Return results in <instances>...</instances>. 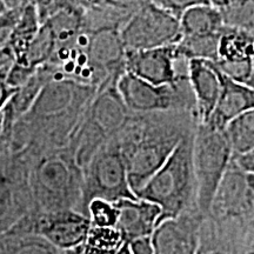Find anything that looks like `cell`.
<instances>
[{
	"label": "cell",
	"mask_w": 254,
	"mask_h": 254,
	"mask_svg": "<svg viewBox=\"0 0 254 254\" xmlns=\"http://www.w3.org/2000/svg\"><path fill=\"white\" fill-rule=\"evenodd\" d=\"M119 33L126 52L174 45L182 38L179 17L153 0L136 5Z\"/></svg>",
	"instance_id": "4"
},
{
	"label": "cell",
	"mask_w": 254,
	"mask_h": 254,
	"mask_svg": "<svg viewBox=\"0 0 254 254\" xmlns=\"http://www.w3.org/2000/svg\"><path fill=\"white\" fill-rule=\"evenodd\" d=\"M127 244H128L132 254H153L151 236L138 238V239L129 241Z\"/></svg>",
	"instance_id": "31"
},
{
	"label": "cell",
	"mask_w": 254,
	"mask_h": 254,
	"mask_svg": "<svg viewBox=\"0 0 254 254\" xmlns=\"http://www.w3.org/2000/svg\"><path fill=\"white\" fill-rule=\"evenodd\" d=\"M224 129L232 154H241L254 150V110L246 111L231 120Z\"/></svg>",
	"instance_id": "19"
},
{
	"label": "cell",
	"mask_w": 254,
	"mask_h": 254,
	"mask_svg": "<svg viewBox=\"0 0 254 254\" xmlns=\"http://www.w3.org/2000/svg\"><path fill=\"white\" fill-rule=\"evenodd\" d=\"M230 164L244 173L254 172V152L250 151L241 154H232Z\"/></svg>",
	"instance_id": "29"
},
{
	"label": "cell",
	"mask_w": 254,
	"mask_h": 254,
	"mask_svg": "<svg viewBox=\"0 0 254 254\" xmlns=\"http://www.w3.org/2000/svg\"><path fill=\"white\" fill-rule=\"evenodd\" d=\"M40 27L37 9L34 5H28L23 9L17 24L12 31L7 46L12 51L14 62L23 65L25 55L32 40L34 39Z\"/></svg>",
	"instance_id": "17"
},
{
	"label": "cell",
	"mask_w": 254,
	"mask_h": 254,
	"mask_svg": "<svg viewBox=\"0 0 254 254\" xmlns=\"http://www.w3.org/2000/svg\"><path fill=\"white\" fill-rule=\"evenodd\" d=\"M159 114H133L125 128L117 135L126 167L127 184L134 196L163 166L189 131Z\"/></svg>",
	"instance_id": "1"
},
{
	"label": "cell",
	"mask_w": 254,
	"mask_h": 254,
	"mask_svg": "<svg viewBox=\"0 0 254 254\" xmlns=\"http://www.w3.org/2000/svg\"><path fill=\"white\" fill-rule=\"evenodd\" d=\"M91 226L90 218L66 211L50 218L41 228V233L59 250H71L85 244Z\"/></svg>",
	"instance_id": "14"
},
{
	"label": "cell",
	"mask_w": 254,
	"mask_h": 254,
	"mask_svg": "<svg viewBox=\"0 0 254 254\" xmlns=\"http://www.w3.org/2000/svg\"><path fill=\"white\" fill-rule=\"evenodd\" d=\"M38 178L41 187L49 193L62 194L67 189L72 178L71 161L64 155L52 154L41 161L38 167Z\"/></svg>",
	"instance_id": "18"
},
{
	"label": "cell",
	"mask_w": 254,
	"mask_h": 254,
	"mask_svg": "<svg viewBox=\"0 0 254 254\" xmlns=\"http://www.w3.org/2000/svg\"><path fill=\"white\" fill-rule=\"evenodd\" d=\"M85 50L93 67L106 79L118 80L125 72L126 50L118 30L86 32Z\"/></svg>",
	"instance_id": "10"
},
{
	"label": "cell",
	"mask_w": 254,
	"mask_h": 254,
	"mask_svg": "<svg viewBox=\"0 0 254 254\" xmlns=\"http://www.w3.org/2000/svg\"><path fill=\"white\" fill-rule=\"evenodd\" d=\"M231 157L232 150L225 129L214 128L208 124H196L193 132L192 161L195 196L202 212H207L213 204Z\"/></svg>",
	"instance_id": "3"
},
{
	"label": "cell",
	"mask_w": 254,
	"mask_h": 254,
	"mask_svg": "<svg viewBox=\"0 0 254 254\" xmlns=\"http://www.w3.org/2000/svg\"><path fill=\"white\" fill-rule=\"evenodd\" d=\"M187 80L192 92L193 117L196 124H206L213 112L220 94L221 82L213 62L189 59L186 64Z\"/></svg>",
	"instance_id": "9"
},
{
	"label": "cell",
	"mask_w": 254,
	"mask_h": 254,
	"mask_svg": "<svg viewBox=\"0 0 254 254\" xmlns=\"http://www.w3.org/2000/svg\"><path fill=\"white\" fill-rule=\"evenodd\" d=\"M13 254H63V252L50 241L44 239L21 243Z\"/></svg>",
	"instance_id": "27"
},
{
	"label": "cell",
	"mask_w": 254,
	"mask_h": 254,
	"mask_svg": "<svg viewBox=\"0 0 254 254\" xmlns=\"http://www.w3.org/2000/svg\"><path fill=\"white\" fill-rule=\"evenodd\" d=\"M182 37L219 36L225 27L220 11L209 4L190 6L179 17Z\"/></svg>",
	"instance_id": "15"
},
{
	"label": "cell",
	"mask_w": 254,
	"mask_h": 254,
	"mask_svg": "<svg viewBox=\"0 0 254 254\" xmlns=\"http://www.w3.org/2000/svg\"><path fill=\"white\" fill-rule=\"evenodd\" d=\"M193 132L187 131L172 153L135 198L153 202L160 208L158 224L164 219L183 214L195 195V178L192 161Z\"/></svg>",
	"instance_id": "2"
},
{
	"label": "cell",
	"mask_w": 254,
	"mask_h": 254,
	"mask_svg": "<svg viewBox=\"0 0 254 254\" xmlns=\"http://www.w3.org/2000/svg\"><path fill=\"white\" fill-rule=\"evenodd\" d=\"M151 241L153 254H196L198 227L184 213L164 219L155 226Z\"/></svg>",
	"instance_id": "11"
},
{
	"label": "cell",
	"mask_w": 254,
	"mask_h": 254,
	"mask_svg": "<svg viewBox=\"0 0 254 254\" xmlns=\"http://www.w3.org/2000/svg\"><path fill=\"white\" fill-rule=\"evenodd\" d=\"M81 254H103V253H97V252H93V251H88V250H85L84 252Z\"/></svg>",
	"instance_id": "39"
},
{
	"label": "cell",
	"mask_w": 254,
	"mask_h": 254,
	"mask_svg": "<svg viewBox=\"0 0 254 254\" xmlns=\"http://www.w3.org/2000/svg\"><path fill=\"white\" fill-rule=\"evenodd\" d=\"M14 62V57L12 51L9 50L8 46L4 47L2 50H0V68L5 67V66L9 65Z\"/></svg>",
	"instance_id": "34"
},
{
	"label": "cell",
	"mask_w": 254,
	"mask_h": 254,
	"mask_svg": "<svg viewBox=\"0 0 254 254\" xmlns=\"http://www.w3.org/2000/svg\"><path fill=\"white\" fill-rule=\"evenodd\" d=\"M241 0H208V4L213 6L214 8L219 9V11H224L231 6H234L239 4Z\"/></svg>",
	"instance_id": "33"
},
{
	"label": "cell",
	"mask_w": 254,
	"mask_h": 254,
	"mask_svg": "<svg viewBox=\"0 0 254 254\" xmlns=\"http://www.w3.org/2000/svg\"><path fill=\"white\" fill-rule=\"evenodd\" d=\"M57 49V43L53 36V32L46 23L40 25L39 31L32 40L25 55L23 65L30 67L38 68L40 66L46 65L52 59Z\"/></svg>",
	"instance_id": "21"
},
{
	"label": "cell",
	"mask_w": 254,
	"mask_h": 254,
	"mask_svg": "<svg viewBox=\"0 0 254 254\" xmlns=\"http://www.w3.org/2000/svg\"><path fill=\"white\" fill-rule=\"evenodd\" d=\"M98 1L99 0H37L34 6L41 25L60 9H75L85 12Z\"/></svg>",
	"instance_id": "23"
},
{
	"label": "cell",
	"mask_w": 254,
	"mask_h": 254,
	"mask_svg": "<svg viewBox=\"0 0 254 254\" xmlns=\"http://www.w3.org/2000/svg\"><path fill=\"white\" fill-rule=\"evenodd\" d=\"M4 129V110H0V136L2 134Z\"/></svg>",
	"instance_id": "37"
},
{
	"label": "cell",
	"mask_w": 254,
	"mask_h": 254,
	"mask_svg": "<svg viewBox=\"0 0 254 254\" xmlns=\"http://www.w3.org/2000/svg\"><path fill=\"white\" fill-rule=\"evenodd\" d=\"M37 0H2L6 9L25 8L28 5H34Z\"/></svg>",
	"instance_id": "32"
},
{
	"label": "cell",
	"mask_w": 254,
	"mask_h": 254,
	"mask_svg": "<svg viewBox=\"0 0 254 254\" xmlns=\"http://www.w3.org/2000/svg\"><path fill=\"white\" fill-rule=\"evenodd\" d=\"M85 168L88 201L103 199L116 202L123 198H135L127 184L126 167L117 136L105 141L92 155Z\"/></svg>",
	"instance_id": "6"
},
{
	"label": "cell",
	"mask_w": 254,
	"mask_h": 254,
	"mask_svg": "<svg viewBox=\"0 0 254 254\" xmlns=\"http://www.w3.org/2000/svg\"><path fill=\"white\" fill-rule=\"evenodd\" d=\"M117 91L133 114H151L193 111L192 92L189 80L176 85H154L128 72H124L116 82Z\"/></svg>",
	"instance_id": "5"
},
{
	"label": "cell",
	"mask_w": 254,
	"mask_h": 254,
	"mask_svg": "<svg viewBox=\"0 0 254 254\" xmlns=\"http://www.w3.org/2000/svg\"><path fill=\"white\" fill-rule=\"evenodd\" d=\"M113 204L118 211L116 228L125 243L153 233L161 214L159 206L138 198H123Z\"/></svg>",
	"instance_id": "12"
},
{
	"label": "cell",
	"mask_w": 254,
	"mask_h": 254,
	"mask_svg": "<svg viewBox=\"0 0 254 254\" xmlns=\"http://www.w3.org/2000/svg\"><path fill=\"white\" fill-rule=\"evenodd\" d=\"M253 31L225 26L218 41V60H244L254 58Z\"/></svg>",
	"instance_id": "16"
},
{
	"label": "cell",
	"mask_w": 254,
	"mask_h": 254,
	"mask_svg": "<svg viewBox=\"0 0 254 254\" xmlns=\"http://www.w3.org/2000/svg\"><path fill=\"white\" fill-rule=\"evenodd\" d=\"M116 82L98 88L85 112L86 123L107 140L118 135L133 116L120 98Z\"/></svg>",
	"instance_id": "8"
},
{
	"label": "cell",
	"mask_w": 254,
	"mask_h": 254,
	"mask_svg": "<svg viewBox=\"0 0 254 254\" xmlns=\"http://www.w3.org/2000/svg\"><path fill=\"white\" fill-rule=\"evenodd\" d=\"M36 69L37 68L13 62L9 66L7 75H6V81H7L8 86L17 91L18 88L23 86L25 82L32 77V74H33Z\"/></svg>",
	"instance_id": "26"
},
{
	"label": "cell",
	"mask_w": 254,
	"mask_h": 254,
	"mask_svg": "<svg viewBox=\"0 0 254 254\" xmlns=\"http://www.w3.org/2000/svg\"><path fill=\"white\" fill-rule=\"evenodd\" d=\"M114 254H132L131 250H129V246L127 243H123L122 245L119 246V249L114 252Z\"/></svg>",
	"instance_id": "36"
},
{
	"label": "cell",
	"mask_w": 254,
	"mask_h": 254,
	"mask_svg": "<svg viewBox=\"0 0 254 254\" xmlns=\"http://www.w3.org/2000/svg\"><path fill=\"white\" fill-rule=\"evenodd\" d=\"M112 1L119 2V4H124V5H131V6H135L141 4V2L147 1V0H112Z\"/></svg>",
	"instance_id": "35"
},
{
	"label": "cell",
	"mask_w": 254,
	"mask_h": 254,
	"mask_svg": "<svg viewBox=\"0 0 254 254\" xmlns=\"http://www.w3.org/2000/svg\"><path fill=\"white\" fill-rule=\"evenodd\" d=\"M176 44L170 46L142 51H127L125 72L154 85H176L187 79V68L184 72Z\"/></svg>",
	"instance_id": "7"
},
{
	"label": "cell",
	"mask_w": 254,
	"mask_h": 254,
	"mask_svg": "<svg viewBox=\"0 0 254 254\" xmlns=\"http://www.w3.org/2000/svg\"><path fill=\"white\" fill-rule=\"evenodd\" d=\"M219 71V69H218ZM220 94L217 105L209 117V126L224 129L231 120L250 110H254V88L238 84L219 71Z\"/></svg>",
	"instance_id": "13"
},
{
	"label": "cell",
	"mask_w": 254,
	"mask_h": 254,
	"mask_svg": "<svg viewBox=\"0 0 254 254\" xmlns=\"http://www.w3.org/2000/svg\"><path fill=\"white\" fill-rule=\"evenodd\" d=\"M219 36L182 37L176 44V52L183 59H202L208 62L218 60Z\"/></svg>",
	"instance_id": "20"
},
{
	"label": "cell",
	"mask_w": 254,
	"mask_h": 254,
	"mask_svg": "<svg viewBox=\"0 0 254 254\" xmlns=\"http://www.w3.org/2000/svg\"><path fill=\"white\" fill-rule=\"evenodd\" d=\"M213 63L215 67L231 80L254 88V58L234 60V62L217 60Z\"/></svg>",
	"instance_id": "22"
},
{
	"label": "cell",
	"mask_w": 254,
	"mask_h": 254,
	"mask_svg": "<svg viewBox=\"0 0 254 254\" xmlns=\"http://www.w3.org/2000/svg\"><path fill=\"white\" fill-rule=\"evenodd\" d=\"M9 66H11V64L0 68V110H4V107L11 100L12 95L17 92L12 87H9L7 81H6V75H7Z\"/></svg>",
	"instance_id": "30"
},
{
	"label": "cell",
	"mask_w": 254,
	"mask_h": 254,
	"mask_svg": "<svg viewBox=\"0 0 254 254\" xmlns=\"http://www.w3.org/2000/svg\"><path fill=\"white\" fill-rule=\"evenodd\" d=\"M6 8H5V5L4 2H2V0H0V14L2 13V12H5Z\"/></svg>",
	"instance_id": "38"
},
{
	"label": "cell",
	"mask_w": 254,
	"mask_h": 254,
	"mask_svg": "<svg viewBox=\"0 0 254 254\" xmlns=\"http://www.w3.org/2000/svg\"><path fill=\"white\" fill-rule=\"evenodd\" d=\"M163 7L170 9L174 14L180 17L183 11L186 8L190 7V6L200 5V4H208V0H153Z\"/></svg>",
	"instance_id": "28"
},
{
	"label": "cell",
	"mask_w": 254,
	"mask_h": 254,
	"mask_svg": "<svg viewBox=\"0 0 254 254\" xmlns=\"http://www.w3.org/2000/svg\"><path fill=\"white\" fill-rule=\"evenodd\" d=\"M87 209L92 226L116 227L118 211L113 202L103 199H92L88 201Z\"/></svg>",
	"instance_id": "24"
},
{
	"label": "cell",
	"mask_w": 254,
	"mask_h": 254,
	"mask_svg": "<svg viewBox=\"0 0 254 254\" xmlns=\"http://www.w3.org/2000/svg\"><path fill=\"white\" fill-rule=\"evenodd\" d=\"M24 8L6 9L0 14V50L7 46L12 31Z\"/></svg>",
	"instance_id": "25"
}]
</instances>
